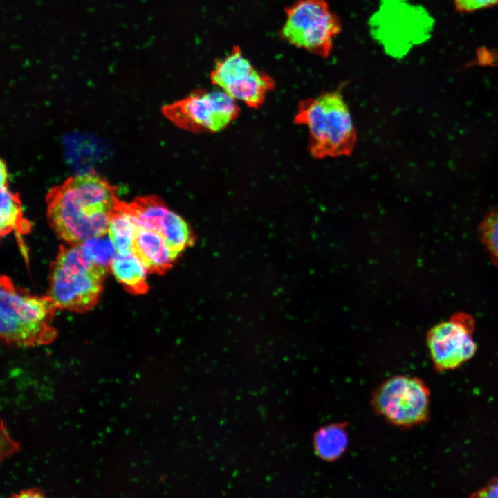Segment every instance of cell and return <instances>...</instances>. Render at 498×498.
Here are the masks:
<instances>
[{"mask_svg":"<svg viewBox=\"0 0 498 498\" xmlns=\"http://www.w3.org/2000/svg\"><path fill=\"white\" fill-rule=\"evenodd\" d=\"M47 215L57 235L69 244L107 234L110 214L118 203L107 181L92 173L73 176L46 197Z\"/></svg>","mask_w":498,"mask_h":498,"instance_id":"6da1fadb","label":"cell"},{"mask_svg":"<svg viewBox=\"0 0 498 498\" xmlns=\"http://www.w3.org/2000/svg\"><path fill=\"white\" fill-rule=\"evenodd\" d=\"M294 122L307 128L308 149L315 158L349 156L355 147L356 129L340 90L300 101Z\"/></svg>","mask_w":498,"mask_h":498,"instance_id":"7a4b0ae2","label":"cell"},{"mask_svg":"<svg viewBox=\"0 0 498 498\" xmlns=\"http://www.w3.org/2000/svg\"><path fill=\"white\" fill-rule=\"evenodd\" d=\"M108 270L91 261L80 244L61 246L50 266L48 296L57 309L87 311L98 303Z\"/></svg>","mask_w":498,"mask_h":498,"instance_id":"3957f363","label":"cell"},{"mask_svg":"<svg viewBox=\"0 0 498 498\" xmlns=\"http://www.w3.org/2000/svg\"><path fill=\"white\" fill-rule=\"evenodd\" d=\"M0 333L8 344L30 347L50 343L56 336L51 326L57 309L47 296H33L16 288L6 276L0 280Z\"/></svg>","mask_w":498,"mask_h":498,"instance_id":"277c9868","label":"cell"},{"mask_svg":"<svg viewBox=\"0 0 498 498\" xmlns=\"http://www.w3.org/2000/svg\"><path fill=\"white\" fill-rule=\"evenodd\" d=\"M282 36L289 44L327 58L342 30L339 17L325 0H299L288 7Z\"/></svg>","mask_w":498,"mask_h":498,"instance_id":"5b68a950","label":"cell"},{"mask_svg":"<svg viewBox=\"0 0 498 498\" xmlns=\"http://www.w3.org/2000/svg\"><path fill=\"white\" fill-rule=\"evenodd\" d=\"M430 391L420 378L405 375L391 377L374 391V411L392 425L409 428L429 416Z\"/></svg>","mask_w":498,"mask_h":498,"instance_id":"8992f818","label":"cell"},{"mask_svg":"<svg viewBox=\"0 0 498 498\" xmlns=\"http://www.w3.org/2000/svg\"><path fill=\"white\" fill-rule=\"evenodd\" d=\"M162 111L172 123L183 129L216 132L232 122L239 109L235 100L223 91L196 90L164 106Z\"/></svg>","mask_w":498,"mask_h":498,"instance_id":"52a82bcc","label":"cell"},{"mask_svg":"<svg viewBox=\"0 0 498 498\" xmlns=\"http://www.w3.org/2000/svg\"><path fill=\"white\" fill-rule=\"evenodd\" d=\"M474 328L473 317L459 312L429 330L427 345L437 371L454 370L474 356L477 351L473 339Z\"/></svg>","mask_w":498,"mask_h":498,"instance_id":"ba28073f","label":"cell"},{"mask_svg":"<svg viewBox=\"0 0 498 498\" xmlns=\"http://www.w3.org/2000/svg\"><path fill=\"white\" fill-rule=\"evenodd\" d=\"M132 252L144 263L150 273H163L169 270L178 256L158 232L140 227Z\"/></svg>","mask_w":498,"mask_h":498,"instance_id":"9c48e42d","label":"cell"},{"mask_svg":"<svg viewBox=\"0 0 498 498\" xmlns=\"http://www.w3.org/2000/svg\"><path fill=\"white\" fill-rule=\"evenodd\" d=\"M139 228L128 203L118 201L110 214L107 232L116 253L125 255L133 252V241Z\"/></svg>","mask_w":498,"mask_h":498,"instance_id":"30bf717a","label":"cell"},{"mask_svg":"<svg viewBox=\"0 0 498 498\" xmlns=\"http://www.w3.org/2000/svg\"><path fill=\"white\" fill-rule=\"evenodd\" d=\"M109 269L129 293L143 294L148 290L147 275L149 270L135 253L125 255L116 253Z\"/></svg>","mask_w":498,"mask_h":498,"instance_id":"8fae6325","label":"cell"},{"mask_svg":"<svg viewBox=\"0 0 498 498\" xmlns=\"http://www.w3.org/2000/svg\"><path fill=\"white\" fill-rule=\"evenodd\" d=\"M255 69L239 47L234 46L227 56L216 62L210 78L214 84L225 91L245 80Z\"/></svg>","mask_w":498,"mask_h":498,"instance_id":"7c38bea8","label":"cell"},{"mask_svg":"<svg viewBox=\"0 0 498 498\" xmlns=\"http://www.w3.org/2000/svg\"><path fill=\"white\" fill-rule=\"evenodd\" d=\"M349 444L346 423H335L320 427L313 434L315 454L321 459L332 462L345 452Z\"/></svg>","mask_w":498,"mask_h":498,"instance_id":"4fadbf2b","label":"cell"},{"mask_svg":"<svg viewBox=\"0 0 498 498\" xmlns=\"http://www.w3.org/2000/svg\"><path fill=\"white\" fill-rule=\"evenodd\" d=\"M275 88L271 77L256 68L240 83L225 92L234 100H239L252 108L260 107L266 94Z\"/></svg>","mask_w":498,"mask_h":498,"instance_id":"5bb4252c","label":"cell"},{"mask_svg":"<svg viewBox=\"0 0 498 498\" xmlns=\"http://www.w3.org/2000/svg\"><path fill=\"white\" fill-rule=\"evenodd\" d=\"M128 205L140 227L158 233L170 211L162 200L154 196L140 197Z\"/></svg>","mask_w":498,"mask_h":498,"instance_id":"9a60e30c","label":"cell"},{"mask_svg":"<svg viewBox=\"0 0 498 498\" xmlns=\"http://www.w3.org/2000/svg\"><path fill=\"white\" fill-rule=\"evenodd\" d=\"M160 234L169 248L178 255L194 242L187 223L172 210L169 212Z\"/></svg>","mask_w":498,"mask_h":498,"instance_id":"2e32d148","label":"cell"},{"mask_svg":"<svg viewBox=\"0 0 498 498\" xmlns=\"http://www.w3.org/2000/svg\"><path fill=\"white\" fill-rule=\"evenodd\" d=\"M0 207V232L6 235L14 229L19 230L21 226L24 229L30 228L24 225L21 206L17 196L12 193L7 185L1 186Z\"/></svg>","mask_w":498,"mask_h":498,"instance_id":"e0dca14e","label":"cell"},{"mask_svg":"<svg viewBox=\"0 0 498 498\" xmlns=\"http://www.w3.org/2000/svg\"><path fill=\"white\" fill-rule=\"evenodd\" d=\"M86 256L94 263L109 267L116 254L115 247L108 234L92 237L80 243Z\"/></svg>","mask_w":498,"mask_h":498,"instance_id":"ac0fdd59","label":"cell"},{"mask_svg":"<svg viewBox=\"0 0 498 498\" xmlns=\"http://www.w3.org/2000/svg\"><path fill=\"white\" fill-rule=\"evenodd\" d=\"M479 234L492 261L498 267V206L483 218L479 227Z\"/></svg>","mask_w":498,"mask_h":498,"instance_id":"d6986e66","label":"cell"},{"mask_svg":"<svg viewBox=\"0 0 498 498\" xmlns=\"http://www.w3.org/2000/svg\"><path fill=\"white\" fill-rule=\"evenodd\" d=\"M456 8L459 12H470L498 5V0H454Z\"/></svg>","mask_w":498,"mask_h":498,"instance_id":"ffe728a7","label":"cell"},{"mask_svg":"<svg viewBox=\"0 0 498 498\" xmlns=\"http://www.w3.org/2000/svg\"><path fill=\"white\" fill-rule=\"evenodd\" d=\"M474 497H498V478L493 479L474 494Z\"/></svg>","mask_w":498,"mask_h":498,"instance_id":"44dd1931","label":"cell"},{"mask_svg":"<svg viewBox=\"0 0 498 498\" xmlns=\"http://www.w3.org/2000/svg\"><path fill=\"white\" fill-rule=\"evenodd\" d=\"M17 497H42L43 495L38 490L31 489L26 491H22L19 495H16Z\"/></svg>","mask_w":498,"mask_h":498,"instance_id":"7402d4cb","label":"cell"},{"mask_svg":"<svg viewBox=\"0 0 498 498\" xmlns=\"http://www.w3.org/2000/svg\"><path fill=\"white\" fill-rule=\"evenodd\" d=\"M0 183L1 186L7 185V179H8V172L6 169V166L3 162V160H1V166H0Z\"/></svg>","mask_w":498,"mask_h":498,"instance_id":"603a6c76","label":"cell"}]
</instances>
